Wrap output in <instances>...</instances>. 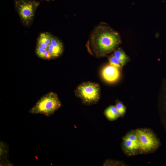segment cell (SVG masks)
<instances>
[{"mask_svg": "<svg viewBox=\"0 0 166 166\" xmlns=\"http://www.w3.org/2000/svg\"><path fill=\"white\" fill-rule=\"evenodd\" d=\"M121 42L119 33L102 23L96 26L91 32L86 46L91 54L101 58L114 51Z\"/></svg>", "mask_w": 166, "mask_h": 166, "instance_id": "1", "label": "cell"}, {"mask_svg": "<svg viewBox=\"0 0 166 166\" xmlns=\"http://www.w3.org/2000/svg\"><path fill=\"white\" fill-rule=\"evenodd\" d=\"M62 105L57 93L50 92L42 96L29 111L32 114H40L49 117Z\"/></svg>", "mask_w": 166, "mask_h": 166, "instance_id": "2", "label": "cell"}, {"mask_svg": "<svg viewBox=\"0 0 166 166\" xmlns=\"http://www.w3.org/2000/svg\"><path fill=\"white\" fill-rule=\"evenodd\" d=\"M100 87L98 84L86 82L77 87L76 94L83 104L90 105L98 102L100 98Z\"/></svg>", "mask_w": 166, "mask_h": 166, "instance_id": "3", "label": "cell"}, {"mask_svg": "<svg viewBox=\"0 0 166 166\" xmlns=\"http://www.w3.org/2000/svg\"><path fill=\"white\" fill-rule=\"evenodd\" d=\"M135 131L137 136L140 150L148 152L156 149L159 145V140L154 133L147 129H137Z\"/></svg>", "mask_w": 166, "mask_h": 166, "instance_id": "4", "label": "cell"}, {"mask_svg": "<svg viewBox=\"0 0 166 166\" xmlns=\"http://www.w3.org/2000/svg\"><path fill=\"white\" fill-rule=\"evenodd\" d=\"M17 4L19 13L22 19L26 23H28L32 19L38 3L30 1H22Z\"/></svg>", "mask_w": 166, "mask_h": 166, "instance_id": "5", "label": "cell"}, {"mask_svg": "<svg viewBox=\"0 0 166 166\" xmlns=\"http://www.w3.org/2000/svg\"><path fill=\"white\" fill-rule=\"evenodd\" d=\"M101 74L105 80L108 82H113L118 80L120 76L119 69L108 65L102 69Z\"/></svg>", "mask_w": 166, "mask_h": 166, "instance_id": "6", "label": "cell"}, {"mask_svg": "<svg viewBox=\"0 0 166 166\" xmlns=\"http://www.w3.org/2000/svg\"><path fill=\"white\" fill-rule=\"evenodd\" d=\"M9 147L7 144L2 140L0 142V166H13L8 160Z\"/></svg>", "mask_w": 166, "mask_h": 166, "instance_id": "7", "label": "cell"}, {"mask_svg": "<svg viewBox=\"0 0 166 166\" xmlns=\"http://www.w3.org/2000/svg\"><path fill=\"white\" fill-rule=\"evenodd\" d=\"M123 146L126 152L130 153L140 150L139 143L130 139L126 136L123 138Z\"/></svg>", "mask_w": 166, "mask_h": 166, "instance_id": "8", "label": "cell"}, {"mask_svg": "<svg viewBox=\"0 0 166 166\" xmlns=\"http://www.w3.org/2000/svg\"><path fill=\"white\" fill-rule=\"evenodd\" d=\"M113 54L119 60L122 66L125 65L129 61L128 57L120 48H117Z\"/></svg>", "mask_w": 166, "mask_h": 166, "instance_id": "9", "label": "cell"}, {"mask_svg": "<svg viewBox=\"0 0 166 166\" xmlns=\"http://www.w3.org/2000/svg\"><path fill=\"white\" fill-rule=\"evenodd\" d=\"M104 114L110 121H113L119 117L118 111L115 105H112L108 107L105 110Z\"/></svg>", "mask_w": 166, "mask_h": 166, "instance_id": "10", "label": "cell"}, {"mask_svg": "<svg viewBox=\"0 0 166 166\" xmlns=\"http://www.w3.org/2000/svg\"><path fill=\"white\" fill-rule=\"evenodd\" d=\"M50 43L54 48L61 54L63 51V46L62 43L57 38L52 36Z\"/></svg>", "mask_w": 166, "mask_h": 166, "instance_id": "11", "label": "cell"}, {"mask_svg": "<svg viewBox=\"0 0 166 166\" xmlns=\"http://www.w3.org/2000/svg\"><path fill=\"white\" fill-rule=\"evenodd\" d=\"M115 106L118 111V117H122L125 113V107L122 102L119 101H117Z\"/></svg>", "mask_w": 166, "mask_h": 166, "instance_id": "12", "label": "cell"}, {"mask_svg": "<svg viewBox=\"0 0 166 166\" xmlns=\"http://www.w3.org/2000/svg\"><path fill=\"white\" fill-rule=\"evenodd\" d=\"M109 65L120 69L123 67L119 60L113 54L109 56Z\"/></svg>", "mask_w": 166, "mask_h": 166, "instance_id": "13", "label": "cell"}, {"mask_svg": "<svg viewBox=\"0 0 166 166\" xmlns=\"http://www.w3.org/2000/svg\"><path fill=\"white\" fill-rule=\"evenodd\" d=\"M52 36L48 34H41L38 39V42L46 44L48 45L50 43Z\"/></svg>", "mask_w": 166, "mask_h": 166, "instance_id": "14", "label": "cell"}, {"mask_svg": "<svg viewBox=\"0 0 166 166\" xmlns=\"http://www.w3.org/2000/svg\"><path fill=\"white\" fill-rule=\"evenodd\" d=\"M47 50V49L40 47L37 45L36 49V53L39 57L44 59L45 53Z\"/></svg>", "mask_w": 166, "mask_h": 166, "instance_id": "15", "label": "cell"}, {"mask_svg": "<svg viewBox=\"0 0 166 166\" xmlns=\"http://www.w3.org/2000/svg\"><path fill=\"white\" fill-rule=\"evenodd\" d=\"M51 58H52V56L47 50L45 53L44 55V59L49 60Z\"/></svg>", "mask_w": 166, "mask_h": 166, "instance_id": "16", "label": "cell"}, {"mask_svg": "<svg viewBox=\"0 0 166 166\" xmlns=\"http://www.w3.org/2000/svg\"><path fill=\"white\" fill-rule=\"evenodd\" d=\"M38 45L40 47L47 49L48 48V46L46 44L42 42H38Z\"/></svg>", "mask_w": 166, "mask_h": 166, "instance_id": "17", "label": "cell"}, {"mask_svg": "<svg viewBox=\"0 0 166 166\" xmlns=\"http://www.w3.org/2000/svg\"><path fill=\"white\" fill-rule=\"evenodd\" d=\"M46 0V1H49L51 0Z\"/></svg>", "mask_w": 166, "mask_h": 166, "instance_id": "18", "label": "cell"}, {"mask_svg": "<svg viewBox=\"0 0 166 166\" xmlns=\"http://www.w3.org/2000/svg\"><path fill=\"white\" fill-rule=\"evenodd\" d=\"M165 104H166V101H165Z\"/></svg>", "mask_w": 166, "mask_h": 166, "instance_id": "19", "label": "cell"}]
</instances>
